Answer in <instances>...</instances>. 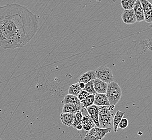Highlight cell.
Segmentation results:
<instances>
[{"mask_svg":"<svg viewBox=\"0 0 152 140\" xmlns=\"http://www.w3.org/2000/svg\"><path fill=\"white\" fill-rule=\"evenodd\" d=\"M36 15L18 3L0 7V47L5 50L26 46L38 30Z\"/></svg>","mask_w":152,"mask_h":140,"instance_id":"6da1fadb","label":"cell"},{"mask_svg":"<svg viewBox=\"0 0 152 140\" xmlns=\"http://www.w3.org/2000/svg\"><path fill=\"white\" fill-rule=\"evenodd\" d=\"M99 107V127L106 128L111 127L113 114L111 111H113L115 106H100Z\"/></svg>","mask_w":152,"mask_h":140,"instance_id":"7a4b0ae2","label":"cell"},{"mask_svg":"<svg viewBox=\"0 0 152 140\" xmlns=\"http://www.w3.org/2000/svg\"><path fill=\"white\" fill-rule=\"evenodd\" d=\"M105 94L110 105L115 106L121 99L122 90L119 84L113 81L107 84Z\"/></svg>","mask_w":152,"mask_h":140,"instance_id":"3957f363","label":"cell"},{"mask_svg":"<svg viewBox=\"0 0 152 140\" xmlns=\"http://www.w3.org/2000/svg\"><path fill=\"white\" fill-rule=\"evenodd\" d=\"M82 113V119L81 124L83 126V129L80 131H78L80 137L83 139L91 129L95 125L94 123L91 119V117L88 113L86 108L83 107L81 108Z\"/></svg>","mask_w":152,"mask_h":140,"instance_id":"277c9868","label":"cell"},{"mask_svg":"<svg viewBox=\"0 0 152 140\" xmlns=\"http://www.w3.org/2000/svg\"><path fill=\"white\" fill-rule=\"evenodd\" d=\"M112 127L102 128L96 125H94L92 128L90 130L87 134L83 140H100L102 139L108 133L111 132Z\"/></svg>","mask_w":152,"mask_h":140,"instance_id":"5b68a950","label":"cell"},{"mask_svg":"<svg viewBox=\"0 0 152 140\" xmlns=\"http://www.w3.org/2000/svg\"><path fill=\"white\" fill-rule=\"evenodd\" d=\"M96 78L108 84L114 81L113 73L110 68L107 66H101L95 71Z\"/></svg>","mask_w":152,"mask_h":140,"instance_id":"8992f818","label":"cell"},{"mask_svg":"<svg viewBox=\"0 0 152 140\" xmlns=\"http://www.w3.org/2000/svg\"><path fill=\"white\" fill-rule=\"evenodd\" d=\"M143 8L144 18L148 23L152 22V5L148 0H140Z\"/></svg>","mask_w":152,"mask_h":140,"instance_id":"52a82bcc","label":"cell"},{"mask_svg":"<svg viewBox=\"0 0 152 140\" xmlns=\"http://www.w3.org/2000/svg\"><path fill=\"white\" fill-rule=\"evenodd\" d=\"M121 18L124 23L126 24H133L137 22V19L133 9L124 10Z\"/></svg>","mask_w":152,"mask_h":140,"instance_id":"ba28073f","label":"cell"},{"mask_svg":"<svg viewBox=\"0 0 152 140\" xmlns=\"http://www.w3.org/2000/svg\"><path fill=\"white\" fill-rule=\"evenodd\" d=\"M86 108L95 125L99 127V107L94 104Z\"/></svg>","mask_w":152,"mask_h":140,"instance_id":"9c48e42d","label":"cell"},{"mask_svg":"<svg viewBox=\"0 0 152 140\" xmlns=\"http://www.w3.org/2000/svg\"><path fill=\"white\" fill-rule=\"evenodd\" d=\"M133 9L134 12L137 22H140L143 21L145 18H144L143 8L140 0H137Z\"/></svg>","mask_w":152,"mask_h":140,"instance_id":"30bf717a","label":"cell"},{"mask_svg":"<svg viewBox=\"0 0 152 140\" xmlns=\"http://www.w3.org/2000/svg\"><path fill=\"white\" fill-rule=\"evenodd\" d=\"M107 84H108L97 78H96L93 80L94 89L96 92V93L105 94L107 88Z\"/></svg>","mask_w":152,"mask_h":140,"instance_id":"8fae6325","label":"cell"},{"mask_svg":"<svg viewBox=\"0 0 152 140\" xmlns=\"http://www.w3.org/2000/svg\"><path fill=\"white\" fill-rule=\"evenodd\" d=\"M94 105L98 106H110V102L105 93H96L94 96Z\"/></svg>","mask_w":152,"mask_h":140,"instance_id":"7c38bea8","label":"cell"},{"mask_svg":"<svg viewBox=\"0 0 152 140\" xmlns=\"http://www.w3.org/2000/svg\"><path fill=\"white\" fill-rule=\"evenodd\" d=\"M82 108V104L78 105L74 104H64V106L63 107L62 112L75 114L79 110H80Z\"/></svg>","mask_w":152,"mask_h":140,"instance_id":"4fadbf2b","label":"cell"},{"mask_svg":"<svg viewBox=\"0 0 152 140\" xmlns=\"http://www.w3.org/2000/svg\"><path fill=\"white\" fill-rule=\"evenodd\" d=\"M61 123L67 127H71L73 123L74 114L69 113H63L60 115Z\"/></svg>","mask_w":152,"mask_h":140,"instance_id":"5bb4252c","label":"cell"},{"mask_svg":"<svg viewBox=\"0 0 152 140\" xmlns=\"http://www.w3.org/2000/svg\"><path fill=\"white\" fill-rule=\"evenodd\" d=\"M96 78V73L94 71H90L86 73L83 74L82 76L79 77L78 82H82L84 84L87 83L88 82H90Z\"/></svg>","mask_w":152,"mask_h":140,"instance_id":"9a60e30c","label":"cell"},{"mask_svg":"<svg viewBox=\"0 0 152 140\" xmlns=\"http://www.w3.org/2000/svg\"><path fill=\"white\" fill-rule=\"evenodd\" d=\"M125 114V112H121V111L118 110L116 113L114 114V116L112 119V123L113 125V131L114 132H117L118 128V125L120 122V120L124 116V114Z\"/></svg>","mask_w":152,"mask_h":140,"instance_id":"2e32d148","label":"cell"},{"mask_svg":"<svg viewBox=\"0 0 152 140\" xmlns=\"http://www.w3.org/2000/svg\"><path fill=\"white\" fill-rule=\"evenodd\" d=\"M61 103L63 104H78L81 105L82 103L79 100L78 97L74 95H72L70 94H68L65 96L64 99L61 101Z\"/></svg>","mask_w":152,"mask_h":140,"instance_id":"e0dca14e","label":"cell"},{"mask_svg":"<svg viewBox=\"0 0 152 140\" xmlns=\"http://www.w3.org/2000/svg\"><path fill=\"white\" fill-rule=\"evenodd\" d=\"M94 96L95 94H90L85 98V99L81 101L83 107L86 108L91 105H94Z\"/></svg>","mask_w":152,"mask_h":140,"instance_id":"ac0fdd59","label":"cell"},{"mask_svg":"<svg viewBox=\"0 0 152 140\" xmlns=\"http://www.w3.org/2000/svg\"><path fill=\"white\" fill-rule=\"evenodd\" d=\"M137 0H121V5L124 10H129L133 8Z\"/></svg>","mask_w":152,"mask_h":140,"instance_id":"d6986e66","label":"cell"},{"mask_svg":"<svg viewBox=\"0 0 152 140\" xmlns=\"http://www.w3.org/2000/svg\"><path fill=\"white\" fill-rule=\"evenodd\" d=\"M82 90V88L79 86V83H76L71 85L69 87L68 93L77 96Z\"/></svg>","mask_w":152,"mask_h":140,"instance_id":"ffe728a7","label":"cell"},{"mask_svg":"<svg viewBox=\"0 0 152 140\" xmlns=\"http://www.w3.org/2000/svg\"><path fill=\"white\" fill-rule=\"evenodd\" d=\"M82 119V113L81 110H79L76 113L74 114L73 123L72 126L76 128V126L81 123Z\"/></svg>","mask_w":152,"mask_h":140,"instance_id":"44dd1931","label":"cell"},{"mask_svg":"<svg viewBox=\"0 0 152 140\" xmlns=\"http://www.w3.org/2000/svg\"><path fill=\"white\" fill-rule=\"evenodd\" d=\"M93 80H91L90 82H88L85 84V87L83 89L85 91L88 92L90 94H96V92L94 90L93 85Z\"/></svg>","mask_w":152,"mask_h":140,"instance_id":"7402d4cb","label":"cell"},{"mask_svg":"<svg viewBox=\"0 0 152 140\" xmlns=\"http://www.w3.org/2000/svg\"><path fill=\"white\" fill-rule=\"evenodd\" d=\"M129 121L123 117L121 120H120V122L119 123L118 125V128L121 129H126L127 128L129 125Z\"/></svg>","mask_w":152,"mask_h":140,"instance_id":"603a6c76","label":"cell"},{"mask_svg":"<svg viewBox=\"0 0 152 140\" xmlns=\"http://www.w3.org/2000/svg\"><path fill=\"white\" fill-rule=\"evenodd\" d=\"M89 94H90V93H88V92L85 91L84 90H82L79 92L77 97H78V98L79 99V100L81 102L83 100L85 99V98L88 96V95H89Z\"/></svg>","mask_w":152,"mask_h":140,"instance_id":"cb8c5ba5","label":"cell"},{"mask_svg":"<svg viewBox=\"0 0 152 140\" xmlns=\"http://www.w3.org/2000/svg\"><path fill=\"white\" fill-rule=\"evenodd\" d=\"M76 128L78 130V131H80L82 129H83V126H82V124L80 123V124H79L78 125H77Z\"/></svg>","mask_w":152,"mask_h":140,"instance_id":"d4e9b609","label":"cell"},{"mask_svg":"<svg viewBox=\"0 0 152 140\" xmlns=\"http://www.w3.org/2000/svg\"><path fill=\"white\" fill-rule=\"evenodd\" d=\"M79 83V86H80V88H82V90L85 87V84H84V82H78Z\"/></svg>","mask_w":152,"mask_h":140,"instance_id":"484cf974","label":"cell"},{"mask_svg":"<svg viewBox=\"0 0 152 140\" xmlns=\"http://www.w3.org/2000/svg\"><path fill=\"white\" fill-rule=\"evenodd\" d=\"M0 140H1V138H0Z\"/></svg>","mask_w":152,"mask_h":140,"instance_id":"4316f807","label":"cell"}]
</instances>
